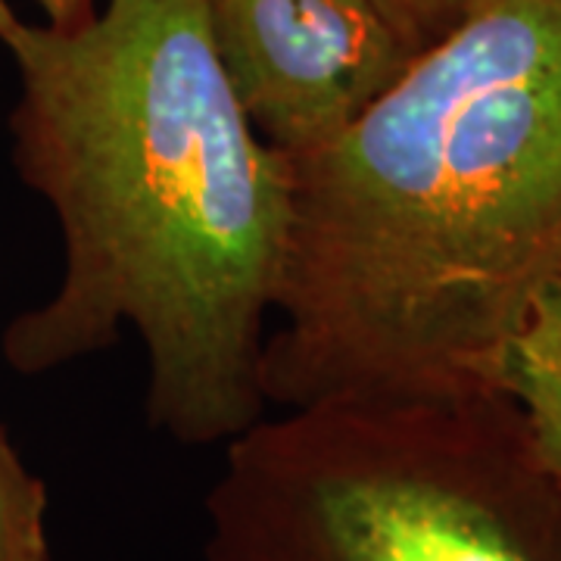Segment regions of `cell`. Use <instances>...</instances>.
Masks as SVG:
<instances>
[{
  "label": "cell",
  "instance_id": "cell-1",
  "mask_svg": "<svg viewBox=\"0 0 561 561\" xmlns=\"http://www.w3.org/2000/svg\"><path fill=\"white\" fill-rule=\"evenodd\" d=\"M3 47L20 72L13 162L62 231L60 284L7 324L3 359L44 375L131 328L150 427L238 440L268 415L294 162L234 101L203 0H106L72 28L20 22Z\"/></svg>",
  "mask_w": 561,
  "mask_h": 561
},
{
  "label": "cell",
  "instance_id": "cell-2",
  "mask_svg": "<svg viewBox=\"0 0 561 561\" xmlns=\"http://www.w3.org/2000/svg\"><path fill=\"white\" fill-rule=\"evenodd\" d=\"M290 162L268 409L500 397L561 278V0H468L359 122Z\"/></svg>",
  "mask_w": 561,
  "mask_h": 561
},
{
  "label": "cell",
  "instance_id": "cell-3",
  "mask_svg": "<svg viewBox=\"0 0 561 561\" xmlns=\"http://www.w3.org/2000/svg\"><path fill=\"white\" fill-rule=\"evenodd\" d=\"M203 561H561V490L505 397L278 409L225 446Z\"/></svg>",
  "mask_w": 561,
  "mask_h": 561
},
{
  "label": "cell",
  "instance_id": "cell-4",
  "mask_svg": "<svg viewBox=\"0 0 561 561\" xmlns=\"http://www.w3.org/2000/svg\"><path fill=\"white\" fill-rule=\"evenodd\" d=\"M243 116L297 160L337 140L421 50L375 0H203Z\"/></svg>",
  "mask_w": 561,
  "mask_h": 561
},
{
  "label": "cell",
  "instance_id": "cell-5",
  "mask_svg": "<svg viewBox=\"0 0 561 561\" xmlns=\"http://www.w3.org/2000/svg\"><path fill=\"white\" fill-rule=\"evenodd\" d=\"M496 387L518 412L542 471L561 490V278L530 306L502 359Z\"/></svg>",
  "mask_w": 561,
  "mask_h": 561
},
{
  "label": "cell",
  "instance_id": "cell-6",
  "mask_svg": "<svg viewBox=\"0 0 561 561\" xmlns=\"http://www.w3.org/2000/svg\"><path fill=\"white\" fill-rule=\"evenodd\" d=\"M0 561H54L47 486L22 461L0 424Z\"/></svg>",
  "mask_w": 561,
  "mask_h": 561
},
{
  "label": "cell",
  "instance_id": "cell-7",
  "mask_svg": "<svg viewBox=\"0 0 561 561\" xmlns=\"http://www.w3.org/2000/svg\"><path fill=\"white\" fill-rule=\"evenodd\" d=\"M375 3L419 50L446 35L468 7V0H375Z\"/></svg>",
  "mask_w": 561,
  "mask_h": 561
},
{
  "label": "cell",
  "instance_id": "cell-8",
  "mask_svg": "<svg viewBox=\"0 0 561 561\" xmlns=\"http://www.w3.org/2000/svg\"><path fill=\"white\" fill-rule=\"evenodd\" d=\"M38 7L47 16V25H57V28L81 25L98 13V0H38Z\"/></svg>",
  "mask_w": 561,
  "mask_h": 561
},
{
  "label": "cell",
  "instance_id": "cell-9",
  "mask_svg": "<svg viewBox=\"0 0 561 561\" xmlns=\"http://www.w3.org/2000/svg\"><path fill=\"white\" fill-rule=\"evenodd\" d=\"M20 22L22 20L16 16V13H13V7H10L7 0H0V44H3V41L10 38V35L20 28Z\"/></svg>",
  "mask_w": 561,
  "mask_h": 561
}]
</instances>
